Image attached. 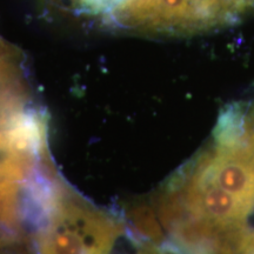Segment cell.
<instances>
[{"instance_id":"1","label":"cell","mask_w":254,"mask_h":254,"mask_svg":"<svg viewBox=\"0 0 254 254\" xmlns=\"http://www.w3.org/2000/svg\"><path fill=\"white\" fill-rule=\"evenodd\" d=\"M157 214L185 254H254V99L222 110L207 145L161 190Z\"/></svg>"},{"instance_id":"3","label":"cell","mask_w":254,"mask_h":254,"mask_svg":"<svg viewBox=\"0 0 254 254\" xmlns=\"http://www.w3.org/2000/svg\"><path fill=\"white\" fill-rule=\"evenodd\" d=\"M135 254H183L167 241H154L147 239L142 243Z\"/></svg>"},{"instance_id":"2","label":"cell","mask_w":254,"mask_h":254,"mask_svg":"<svg viewBox=\"0 0 254 254\" xmlns=\"http://www.w3.org/2000/svg\"><path fill=\"white\" fill-rule=\"evenodd\" d=\"M124 226L118 219L82 200L62 182L38 219V254H111Z\"/></svg>"}]
</instances>
